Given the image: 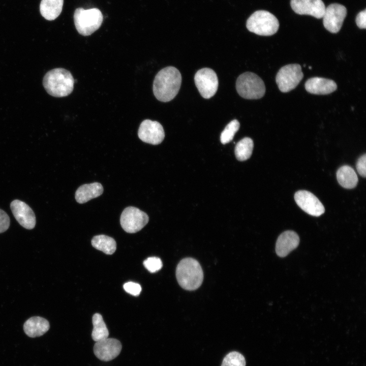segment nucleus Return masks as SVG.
I'll use <instances>...</instances> for the list:
<instances>
[{
    "instance_id": "obj_10",
    "label": "nucleus",
    "mask_w": 366,
    "mask_h": 366,
    "mask_svg": "<svg viewBox=\"0 0 366 366\" xmlns=\"http://www.w3.org/2000/svg\"><path fill=\"white\" fill-rule=\"evenodd\" d=\"M347 15V9L339 4H331L325 8L323 16L324 27L331 33H337L341 29Z\"/></svg>"
},
{
    "instance_id": "obj_26",
    "label": "nucleus",
    "mask_w": 366,
    "mask_h": 366,
    "mask_svg": "<svg viewBox=\"0 0 366 366\" xmlns=\"http://www.w3.org/2000/svg\"><path fill=\"white\" fill-rule=\"evenodd\" d=\"M221 366H246V360L239 352L232 351L225 356Z\"/></svg>"
},
{
    "instance_id": "obj_29",
    "label": "nucleus",
    "mask_w": 366,
    "mask_h": 366,
    "mask_svg": "<svg viewBox=\"0 0 366 366\" xmlns=\"http://www.w3.org/2000/svg\"><path fill=\"white\" fill-rule=\"evenodd\" d=\"M10 224V220L8 214L4 210L0 209V233L8 230Z\"/></svg>"
},
{
    "instance_id": "obj_14",
    "label": "nucleus",
    "mask_w": 366,
    "mask_h": 366,
    "mask_svg": "<svg viewBox=\"0 0 366 366\" xmlns=\"http://www.w3.org/2000/svg\"><path fill=\"white\" fill-rule=\"evenodd\" d=\"M10 208L15 219L21 226L29 230L35 227V214L26 203L16 199L11 202Z\"/></svg>"
},
{
    "instance_id": "obj_5",
    "label": "nucleus",
    "mask_w": 366,
    "mask_h": 366,
    "mask_svg": "<svg viewBox=\"0 0 366 366\" xmlns=\"http://www.w3.org/2000/svg\"><path fill=\"white\" fill-rule=\"evenodd\" d=\"M248 29L260 36H271L279 27L278 19L272 14L265 10H258L253 13L246 23Z\"/></svg>"
},
{
    "instance_id": "obj_6",
    "label": "nucleus",
    "mask_w": 366,
    "mask_h": 366,
    "mask_svg": "<svg viewBox=\"0 0 366 366\" xmlns=\"http://www.w3.org/2000/svg\"><path fill=\"white\" fill-rule=\"evenodd\" d=\"M236 89L240 96L246 99H259L263 97L265 86L262 79L256 74L247 72L240 75L236 82Z\"/></svg>"
},
{
    "instance_id": "obj_15",
    "label": "nucleus",
    "mask_w": 366,
    "mask_h": 366,
    "mask_svg": "<svg viewBox=\"0 0 366 366\" xmlns=\"http://www.w3.org/2000/svg\"><path fill=\"white\" fill-rule=\"evenodd\" d=\"M290 5L296 14L309 15L318 19L323 17L325 10L322 0H291Z\"/></svg>"
},
{
    "instance_id": "obj_31",
    "label": "nucleus",
    "mask_w": 366,
    "mask_h": 366,
    "mask_svg": "<svg viewBox=\"0 0 366 366\" xmlns=\"http://www.w3.org/2000/svg\"><path fill=\"white\" fill-rule=\"evenodd\" d=\"M357 26L362 29L366 28V10L360 12L357 15L355 19Z\"/></svg>"
},
{
    "instance_id": "obj_17",
    "label": "nucleus",
    "mask_w": 366,
    "mask_h": 366,
    "mask_svg": "<svg viewBox=\"0 0 366 366\" xmlns=\"http://www.w3.org/2000/svg\"><path fill=\"white\" fill-rule=\"evenodd\" d=\"M305 88L310 94L323 95L334 92L337 88V85L332 80L315 77L307 80Z\"/></svg>"
},
{
    "instance_id": "obj_1",
    "label": "nucleus",
    "mask_w": 366,
    "mask_h": 366,
    "mask_svg": "<svg viewBox=\"0 0 366 366\" xmlns=\"http://www.w3.org/2000/svg\"><path fill=\"white\" fill-rule=\"evenodd\" d=\"M181 75L176 68L169 66L161 70L156 75L153 92L160 101L167 102L178 94L181 83Z\"/></svg>"
},
{
    "instance_id": "obj_25",
    "label": "nucleus",
    "mask_w": 366,
    "mask_h": 366,
    "mask_svg": "<svg viewBox=\"0 0 366 366\" xmlns=\"http://www.w3.org/2000/svg\"><path fill=\"white\" fill-rule=\"evenodd\" d=\"M240 124L237 119L231 121L221 134L220 140L222 144H225L230 142L235 133L239 130Z\"/></svg>"
},
{
    "instance_id": "obj_3",
    "label": "nucleus",
    "mask_w": 366,
    "mask_h": 366,
    "mask_svg": "<svg viewBox=\"0 0 366 366\" xmlns=\"http://www.w3.org/2000/svg\"><path fill=\"white\" fill-rule=\"evenodd\" d=\"M176 277L179 285L183 289L193 291L202 284L203 272L198 261L192 258H186L178 263Z\"/></svg>"
},
{
    "instance_id": "obj_4",
    "label": "nucleus",
    "mask_w": 366,
    "mask_h": 366,
    "mask_svg": "<svg viewBox=\"0 0 366 366\" xmlns=\"http://www.w3.org/2000/svg\"><path fill=\"white\" fill-rule=\"evenodd\" d=\"M103 19L102 12L97 8L85 10L78 8L74 14L75 27L79 34L84 36H89L98 29Z\"/></svg>"
},
{
    "instance_id": "obj_24",
    "label": "nucleus",
    "mask_w": 366,
    "mask_h": 366,
    "mask_svg": "<svg viewBox=\"0 0 366 366\" xmlns=\"http://www.w3.org/2000/svg\"><path fill=\"white\" fill-rule=\"evenodd\" d=\"M254 147L253 141L249 137H245L238 141L235 147V155L239 161H244L250 158Z\"/></svg>"
},
{
    "instance_id": "obj_21",
    "label": "nucleus",
    "mask_w": 366,
    "mask_h": 366,
    "mask_svg": "<svg viewBox=\"0 0 366 366\" xmlns=\"http://www.w3.org/2000/svg\"><path fill=\"white\" fill-rule=\"evenodd\" d=\"M339 184L346 189L355 188L358 182V177L354 170L348 165L341 166L337 172Z\"/></svg>"
},
{
    "instance_id": "obj_27",
    "label": "nucleus",
    "mask_w": 366,
    "mask_h": 366,
    "mask_svg": "<svg viewBox=\"0 0 366 366\" xmlns=\"http://www.w3.org/2000/svg\"><path fill=\"white\" fill-rule=\"evenodd\" d=\"M143 264L145 268L151 273L159 271L163 266L161 260L157 257L147 258L143 261Z\"/></svg>"
},
{
    "instance_id": "obj_30",
    "label": "nucleus",
    "mask_w": 366,
    "mask_h": 366,
    "mask_svg": "<svg viewBox=\"0 0 366 366\" xmlns=\"http://www.w3.org/2000/svg\"><path fill=\"white\" fill-rule=\"evenodd\" d=\"M356 167L360 175L365 177L366 176V154H364L359 158Z\"/></svg>"
},
{
    "instance_id": "obj_19",
    "label": "nucleus",
    "mask_w": 366,
    "mask_h": 366,
    "mask_svg": "<svg viewBox=\"0 0 366 366\" xmlns=\"http://www.w3.org/2000/svg\"><path fill=\"white\" fill-rule=\"evenodd\" d=\"M103 192L102 185L97 182L80 186L75 192V199L80 204L100 196Z\"/></svg>"
},
{
    "instance_id": "obj_16",
    "label": "nucleus",
    "mask_w": 366,
    "mask_h": 366,
    "mask_svg": "<svg viewBox=\"0 0 366 366\" xmlns=\"http://www.w3.org/2000/svg\"><path fill=\"white\" fill-rule=\"evenodd\" d=\"M299 242V237L295 232L285 231L279 235L277 240L276 252L279 257H286L297 247Z\"/></svg>"
},
{
    "instance_id": "obj_2",
    "label": "nucleus",
    "mask_w": 366,
    "mask_h": 366,
    "mask_svg": "<svg viewBox=\"0 0 366 366\" xmlns=\"http://www.w3.org/2000/svg\"><path fill=\"white\" fill-rule=\"evenodd\" d=\"M74 80L71 73L64 68H55L47 72L43 79L47 93L55 97L69 95L74 88Z\"/></svg>"
},
{
    "instance_id": "obj_23",
    "label": "nucleus",
    "mask_w": 366,
    "mask_h": 366,
    "mask_svg": "<svg viewBox=\"0 0 366 366\" xmlns=\"http://www.w3.org/2000/svg\"><path fill=\"white\" fill-rule=\"evenodd\" d=\"M93 329L92 338L95 342L106 339L109 336V331L101 315L96 313L93 316Z\"/></svg>"
},
{
    "instance_id": "obj_28",
    "label": "nucleus",
    "mask_w": 366,
    "mask_h": 366,
    "mask_svg": "<svg viewBox=\"0 0 366 366\" xmlns=\"http://www.w3.org/2000/svg\"><path fill=\"white\" fill-rule=\"evenodd\" d=\"M124 290L128 293L133 295L138 296L141 291V286L136 283L129 282L123 285Z\"/></svg>"
},
{
    "instance_id": "obj_8",
    "label": "nucleus",
    "mask_w": 366,
    "mask_h": 366,
    "mask_svg": "<svg viewBox=\"0 0 366 366\" xmlns=\"http://www.w3.org/2000/svg\"><path fill=\"white\" fill-rule=\"evenodd\" d=\"M194 81L196 86L203 98L209 99L216 93L219 80L216 72L212 69L204 68L199 70L195 75Z\"/></svg>"
},
{
    "instance_id": "obj_13",
    "label": "nucleus",
    "mask_w": 366,
    "mask_h": 366,
    "mask_svg": "<svg viewBox=\"0 0 366 366\" xmlns=\"http://www.w3.org/2000/svg\"><path fill=\"white\" fill-rule=\"evenodd\" d=\"M122 345L119 340L107 338L96 342L94 346V353L100 360L109 361L119 354Z\"/></svg>"
},
{
    "instance_id": "obj_22",
    "label": "nucleus",
    "mask_w": 366,
    "mask_h": 366,
    "mask_svg": "<svg viewBox=\"0 0 366 366\" xmlns=\"http://www.w3.org/2000/svg\"><path fill=\"white\" fill-rule=\"evenodd\" d=\"M91 242L93 247L107 255L113 254L116 249V243L115 240L105 235H98L94 236L92 239Z\"/></svg>"
},
{
    "instance_id": "obj_9",
    "label": "nucleus",
    "mask_w": 366,
    "mask_h": 366,
    "mask_svg": "<svg viewBox=\"0 0 366 366\" xmlns=\"http://www.w3.org/2000/svg\"><path fill=\"white\" fill-rule=\"evenodd\" d=\"M148 221L149 217L145 212L133 206L125 208L120 219L121 227L130 233H136L141 230Z\"/></svg>"
},
{
    "instance_id": "obj_18",
    "label": "nucleus",
    "mask_w": 366,
    "mask_h": 366,
    "mask_svg": "<svg viewBox=\"0 0 366 366\" xmlns=\"http://www.w3.org/2000/svg\"><path fill=\"white\" fill-rule=\"evenodd\" d=\"M49 323L46 319L34 316L27 319L23 325L24 332L30 338L40 337L49 329Z\"/></svg>"
},
{
    "instance_id": "obj_7",
    "label": "nucleus",
    "mask_w": 366,
    "mask_h": 366,
    "mask_svg": "<svg viewBox=\"0 0 366 366\" xmlns=\"http://www.w3.org/2000/svg\"><path fill=\"white\" fill-rule=\"evenodd\" d=\"M303 77L300 65L289 64L282 67L276 77L279 89L282 93H287L294 89Z\"/></svg>"
},
{
    "instance_id": "obj_20",
    "label": "nucleus",
    "mask_w": 366,
    "mask_h": 366,
    "mask_svg": "<svg viewBox=\"0 0 366 366\" xmlns=\"http://www.w3.org/2000/svg\"><path fill=\"white\" fill-rule=\"evenodd\" d=\"M64 0H42L40 5L41 15L46 20H53L60 14Z\"/></svg>"
},
{
    "instance_id": "obj_11",
    "label": "nucleus",
    "mask_w": 366,
    "mask_h": 366,
    "mask_svg": "<svg viewBox=\"0 0 366 366\" xmlns=\"http://www.w3.org/2000/svg\"><path fill=\"white\" fill-rule=\"evenodd\" d=\"M138 136L140 140L145 143L158 145L164 140L165 132L160 123L145 119L140 125Z\"/></svg>"
},
{
    "instance_id": "obj_12",
    "label": "nucleus",
    "mask_w": 366,
    "mask_h": 366,
    "mask_svg": "<svg viewBox=\"0 0 366 366\" xmlns=\"http://www.w3.org/2000/svg\"><path fill=\"white\" fill-rule=\"evenodd\" d=\"M294 199L297 205L307 214L319 217L325 211L323 205L318 198L312 193L300 190L294 195Z\"/></svg>"
}]
</instances>
